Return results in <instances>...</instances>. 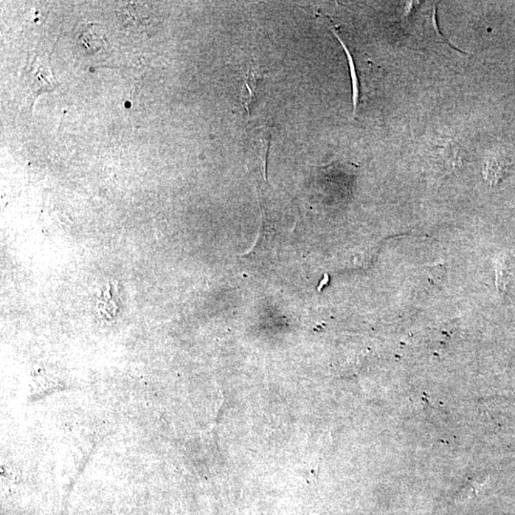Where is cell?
<instances>
[{"label": "cell", "instance_id": "obj_3", "mask_svg": "<svg viewBox=\"0 0 515 515\" xmlns=\"http://www.w3.org/2000/svg\"><path fill=\"white\" fill-rule=\"evenodd\" d=\"M78 41L84 52L94 53L103 47L105 35L100 27L97 25H89L81 31Z\"/></svg>", "mask_w": 515, "mask_h": 515}, {"label": "cell", "instance_id": "obj_4", "mask_svg": "<svg viewBox=\"0 0 515 515\" xmlns=\"http://www.w3.org/2000/svg\"><path fill=\"white\" fill-rule=\"evenodd\" d=\"M331 29L332 33H334V36L338 38V41H340V43L342 45L343 49H345V53H347L348 64H350L351 83H353V113L354 115H355L357 108H358L360 100V85L358 75H357L356 72L355 63H354L353 56L351 55L350 49H348L347 45H345L343 39L340 38V33L338 32L336 28L331 27Z\"/></svg>", "mask_w": 515, "mask_h": 515}, {"label": "cell", "instance_id": "obj_6", "mask_svg": "<svg viewBox=\"0 0 515 515\" xmlns=\"http://www.w3.org/2000/svg\"><path fill=\"white\" fill-rule=\"evenodd\" d=\"M504 172H505V166L501 165L497 160H491L487 165L486 178L492 184H496L498 181L503 178Z\"/></svg>", "mask_w": 515, "mask_h": 515}, {"label": "cell", "instance_id": "obj_5", "mask_svg": "<svg viewBox=\"0 0 515 515\" xmlns=\"http://www.w3.org/2000/svg\"><path fill=\"white\" fill-rule=\"evenodd\" d=\"M258 81L256 80L254 73L252 72L251 66L249 67V71L246 72V78H244V89H246V95H244V105L246 111L250 115L252 104L256 100V91H257Z\"/></svg>", "mask_w": 515, "mask_h": 515}, {"label": "cell", "instance_id": "obj_1", "mask_svg": "<svg viewBox=\"0 0 515 515\" xmlns=\"http://www.w3.org/2000/svg\"><path fill=\"white\" fill-rule=\"evenodd\" d=\"M150 4L145 2H126L118 11L122 24L128 28L142 30L150 25Z\"/></svg>", "mask_w": 515, "mask_h": 515}, {"label": "cell", "instance_id": "obj_2", "mask_svg": "<svg viewBox=\"0 0 515 515\" xmlns=\"http://www.w3.org/2000/svg\"><path fill=\"white\" fill-rule=\"evenodd\" d=\"M28 85L33 93H43L55 88L56 83L46 63L36 58L27 77Z\"/></svg>", "mask_w": 515, "mask_h": 515}]
</instances>
